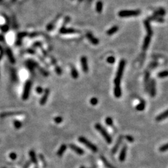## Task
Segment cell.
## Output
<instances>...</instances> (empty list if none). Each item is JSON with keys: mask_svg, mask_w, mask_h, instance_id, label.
Wrapping results in <instances>:
<instances>
[{"mask_svg": "<svg viewBox=\"0 0 168 168\" xmlns=\"http://www.w3.org/2000/svg\"><path fill=\"white\" fill-rule=\"evenodd\" d=\"M124 67H125V60L123 59L121 60L120 64H119L118 67L117 72H116V77H115V80H114L115 87H120L121 79L122 76H123Z\"/></svg>", "mask_w": 168, "mask_h": 168, "instance_id": "6da1fadb", "label": "cell"}, {"mask_svg": "<svg viewBox=\"0 0 168 168\" xmlns=\"http://www.w3.org/2000/svg\"><path fill=\"white\" fill-rule=\"evenodd\" d=\"M95 129L98 131L102 135V136L104 138V139L105 140L106 142L108 144H111L112 142V138H111V136L110 135V134L107 132V131L106 130L105 128L104 127H102L100 124L99 123H97L95 125Z\"/></svg>", "mask_w": 168, "mask_h": 168, "instance_id": "7a4b0ae2", "label": "cell"}, {"mask_svg": "<svg viewBox=\"0 0 168 168\" xmlns=\"http://www.w3.org/2000/svg\"><path fill=\"white\" fill-rule=\"evenodd\" d=\"M78 140L80 143L84 144L87 148L90 149L92 151L94 152V153H96V152H97V151H98V148H97L96 146L94 144L92 143L89 140H88L87 139L85 138L83 136H80V137H78Z\"/></svg>", "mask_w": 168, "mask_h": 168, "instance_id": "3957f363", "label": "cell"}, {"mask_svg": "<svg viewBox=\"0 0 168 168\" xmlns=\"http://www.w3.org/2000/svg\"><path fill=\"white\" fill-rule=\"evenodd\" d=\"M141 11L140 10H122L118 13V16L121 18L136 16L140 15Z\"/></svg>", "mask_w": 168, "mask_h": 168, "instance_id": "277c9868", "label": "cell"}, {"mask_svg": "<svg viewBox=\"0 0 168 168\" xmlns=\"http://www.w3.org/2000/svg\"><path fill=\"white\" fill-rule=\"evenodd\" d=\"M31 86H32V82L31 80H27L25 83L24 91H23V96H22V98H23V100H26L29 98Z\"/></svg>", "mask_w": 168, "mask_h": 168, "instance_id": "5b68a950", "label": "cell"}, {"mask_svg": "<svg viewBox=\"0 0 168 168\" xmlns=\"http://www.w3.org/2000/svg\"><path fill=\"white\" fill-rule=\"evenodd\" d=\"M60 33L62 34H72L79 33V31L73 28H66L65 26H63L60 29Z\"/></svg>", "mask_w": 168, "mask_h": 168, "instance_id": "8992f818", "label": "cell"}, {"mask_svg": "<svg viewBox=\"0 0 168 168\" xmlns=\"http://www.w3.org/2000/svg\"><path fill=\"white\" fill-rule=\"evenodd\" d=\"M149 92L150 95L151 97H154L156 94V81L154 79H152L149 83Z\"/></svg>", "mask_w": 168, "mask_h": 168, "instance_id": "52a82bcc", "label": "cell"}, {"mask_svg": "<svg viewBox=\"0 0 168 168\" xmlns=\"http://www.w3.org/2000/svg\"><path fill=\"white\" fill-rule=\"evenodd\" d=\"M50 94V90L49 89H45V90L44 91V94H43V97L40 98V104L41 105H44L46 104V103L47 102L48 99V97L49 96Z\"/></svg>", "mask_w": 168, "mask_h": 168, "instance_id": "ba28073f", "label": "cell"}, {"mask_svg": "<svg viewBox=\"0 0 168 168\" xmlns=\"http://www.w3.org/2000/svg\"><path fill=\"white\" fill-rule=\"evenodd\" d=\"M69 146L72 150H73L75 153H77V154H78V155H83L84 154V151L83 149H82V148H80V147L77 146L75 145V144H70Z\"/></svg>", "mask_w": 168, "mask_h": 168, "instance_id": "9c48e42d", "label": "cell"}, {"mask_svg": "<svg viewBox=\"0 0 168 168\" xmlns=\"http://www.w3.org/2000/svg\"><path fill=\"white\" fill-rule=\"evenodd\" d=\"M81 62V65H82V70L85 73H87L89 71V66H88V62H87V59L85 56H82L81 57L80 59Z\"/></svg>", "mask_w": 168, "mask_h": 168, "instance_id": "30bf717a", "label": "cell"}, {"mask_svg": "<svg viewBox=\"0 0 168 168\" xmlns=\"http://www.w3.org/2000/svg\"><path fill=\"white\" fill-rule=\"evenodd\" d=\"M86 37L89 40V41L92 43L94 45H98L99 44V40L98 39H97L91 32H87L86 34Z\"/></svg>", "mask_w": 168, "mask_h": 168, "instance_id": "8fae6325", "label": "cell"}, {"mask_svg": "<svg viewBox=\"0 0 168 168\" xmlns=\"http://www.w3.org/2000/svg\"><path fill=\"white\" fill-rule=\"evenodd\" d=\"M127 144H124V146L122 148L121 150L119 156V160L121 162H123L125 160L126 156H127Z\"/></svg>", "mask_w": 168, "mask_h": 168, "instance_id": "7c38bea8", "label": "cell"}, {"mask_svg": "<svg viewBox=\"0 0 168 168\" xmlns=\"http://www.w3.org/2000/svg\"><path fill=\"white\" fill-rule=\"evenodd\" d=\"M144 26H145L146 30L147 31V33H148V36L151 37V36H153V30H152L151 26L150 25V22H149V21H148V19L144 21Z\"/></svg>", "mask_w": 168, "mask_h": 168, "instance_id": "4fadbf2b", "label": "cell"}, {"mask_svg": "<svg viewBox=\"0 0 168 168\" xmlns=\"http://www.w3.org/2000/svg\"><path fill=\"white\" fill-rule=\"evenodd\" d=\"M23 113L19 112V111H12V112H5L0 114V118H3L8 117L10 116H14V115H19L22 114Z\"/></svg>", "mask_w": 168, "mask_h": 168, "instance_id": "5bb4252c", "label": "cell"}, {"mask_svg": "<svg viewBox=\"0 0 168 168\" xmlns=\"http://www.w3.org/2000/svg\"><path fill=\"white\" fill-rule=\"evenodd\" d=\"M123 136H120V137L118 138L117 140V141H116V144H115V146H114L113 148L112 149V153H113V154H115V153L117 152L118 149H119V148H120L121 144V142H122V140H123Z\"/></svg>", "mask_w": 168, "mask_h": 168, "instance_id": "9a60e30c", "label": "cell"}, {"mask_svg": "<svg viewBox=\"0 0 168 168\" xmlns=\"http://www.w3.org/2000/svg\"><path fill=\"white\" fill-rule=\"evenodd\" d=\"M26 66L30 70H32L35 67H39V65L35 61L32 60H29L26 62Z\"/></svg>", "mask_w": 168, "mask_h": 168, "instance_id": "2e32d148", "label": "cell"}, {"mask_svg": "<svg viewBox=\"0 0 168 168\" xmlns=\"http://www.w3.org/2000/svg\"><path fill=\"white\" fill-rule=\"evenodd\" d=\"M150 43H151V36L147 35V36L145 37V38H144L143 44L142 49L143 51H146V50L148 49V47H149V44H150Z\"/></svg>", "mask_w": 168, "mask_h": 168, "instance_id": "e0dca14e", "label": "cell"}, {"mask_svg": "<svg viewBox=\"0 0 168 168\" xmlns=\"http://www.w3.org/2000/svg\"><path fill=\"white\" fill-rule=\"evenodd\" d=\"M6 52L8 57L9 60L10 61V62H11V64H14V63H15V59H14V56H13L11 50L10 49V48H7L6 50Z\"/></svg>", "mask_w": 168, "mask_h": 168, "instance_id": "ac0fdd59", "label": "cell"}, {"mask_svg": "<svg viewBox=\"0 0 168 168\" xmlns=\"http://www.w3.org/2000/svg\"><path fill=\"white\" fill-rule=\"evenodd\" d=\"M167 115H168L167 110H166L165 111L162 112V113L159 115L158 116H156V121H161L165 120V119H166L167 118Z\"/></svg>", "mask_w": 168, "mask_h": 168, "instance_id": "d6986e66", "label": "cell"}, {"mask_svg": "<svg viewBox=\"0 0 168 168\" xmlns=\"http://www.w3.org/2000/svg\"><path fill=\"white\" fill-rule=\"evenodd\" d=\"M149 77H150V74H149V72H146L145 74V77H144V85H145V88L146 90L148 91V89H149Z\"/></svg>", "mask_w": 168, "mask_h": 168, "instance_id": "ffe728a7", "label": "cell"}, {"mask_svg": "<svg viewBox=\"0 0 168 168\" xmlns=\"http://www.w3.org/2000/svg\"><path fill=\"white\" fill-rule=\"evenodd\" d=\"M29 156L31 157V161L32 163H34V164H37V159L36 153H35L34 151L31 150L29 151Z\"/></svg>", "mask_w": 168, "mask_h": 168, "instance_id": "44dd1931", "label": "cell"}, {"mask_svg": "<svg viewBox=\"0 0 168 168\" xmlns=\"http://www.w3.org/2000/svg\"><path fill=\"white\" fill-rule=\"evenodd\" d=\"M27 36V33L26 32H21L18 34V40L16 41L17 45H21V40L25 36Z\"/></svg>", "mask_w": 168, "mask_h": 168, "instance_id": "7402d4cb", "label": "cell"}, {"mask_svg": "<svg viewBox=\"0 0 168 168\" xmlns=\"http://www.w3.org/2000/svg\"><path fill=\"white\" fill-rule=\"evenodd\" d=\"M67 149V146L65 144H63L60 146V148L59 149V150L57 151V154L59 156H62L64 154V153H65V150Z\"/></svg>", "mask_w": 168, "mask_h": 168, "instance_id": "603a6c76", "label": "cell"}, {"mask_svg": "<svg viewBox=\"0 0 168 168\" xmlns=\"http://www.w3.org/2000/svg\"><path fill=\"white\" fill-rule=\"evenodd\" d=\"M118 29L119 28L118 26H113L112 27H111L110 29H108V31H107V34L108 35V36H111V35L114 34L115 32H117V31H118Z\"/></svg>", "mask_w": 168, "mask_h": 168, "instance_id": "cb8c5ba5", "label": "cell"}, {"mask_svg": "<svg viewBox=\"0 0 168 168\" xmlns=\"http://www.w3.org/2000/svg\"><path fill=\"white\" fill-rule=\"evenodd\" d=\"M100 158H101V159H102L103 163L104 164L105 166L107 168H115L113 166H112V165H111L108 161H107V159H106L104 156H101Z\"/></svg>", "mask_w": 168, "mask_h": 168, "instance_id": "d4e9b609", "label": "cell"}, {"mask_svg": "<svg viewBox=\"0 0 168 168\" xmlns=\"http://www.w3.org/2000/svg\"><path fill=\"white\" fill-rule=\"evenodd\" d=\"M148 20L149 21H156L159 22V23H164V22L165 21L163 18H161V17L158 16H154L148 18Z\"/></svg>", "mask_w": 168, "mask_h": 168, "instance_id": "484cf974", "label": "cell"}, {"mask_svg": "<svg viewBox=\"0 0 168 168\" xmlns=\"http://www.w3.org/2000/svg\"><path fill=\"white\" fill-rule=\"evenodd\" d=\"M165 14H166V11H165L164 9L160 8L154 13V16H158V17L164 16Z\"/></svg>", "mask_w": 168, "mask_h": 168, "instance_id": "4316f807", "label": "cell"}, {"mask_svg": "<svg viewBox=\"0 0 168 168\" xmlns=\"http://www.w3.org/2000/svg\"><path fill=\"white\" fill-rule=\"evenodd\" d=\"M71 75L72 78H74V79H77L78 77V75H79L78 71L75 69V67L73 66L71 67Z\"/></svg>", "mask_w": 168, "mask_h": 168, "instance_id": "83f0119b", "label": "cell"}, {"mask_svg": "<svg viewBox=\"0 0 168 168\" xmlns=\"http://www.w3.org/2000/svg\"><path fill=\"white\" fill-rule=\"evenodd\" d=\"M145 106H146V103L144 102V100H141L140 103H139L138 105H137L136 107V109L138 111H143L145 108Z\"/></svg>", "mask_w": 168, "mask_h": 168, "instance_id": "f1b7e54d", "label": "cell"}, {"mask_svg": "<svg viewBox=\"0 0 168 168\" xmlns=\"http://www.w3.org/2000/svg\"><path fill=\"white\" fill-rule=\"evenodd\" d=\"M114 95L116 98H120L121 95V89L120 87H115V89H114Z\"/></svg>", "mask_w": 168, "mask_h": 168, "instance_id": "f546056e", "label": "cell"}, {"mask_svg": "<svg viewBox=\"0 0 168 168\" xmlns=\"http://www.w3.org/2000/svg\"><path fill=\"white\" fill-rule=\"evenodd\" d=\"M103 10V3L101 1H98L96 5V11L97 13H100Z\"/></svg>", "mask_w": 168, "mask_h": 168, "instance_id": "4dcf8cb0", "label": "cell"}, {"mask_svg": "<svg viewBox=\"0 0 168 168\" xmlns=\"http://www.w3.org/2000/svg\"><path fill=\"white\" fill-rule=\"evenodd\" d=\"M157 77L159 78H166L167 77V70H163V71H161L157 73Z\"/></svg>", "mask_w": 168, "mask_h": 168, "instance_id": "1f68e13d", "label": "cell"}, {"mask_svg": "<svg viewBox=\"0 0 168 168\" xmlns=\"http://www.w3.org/2000/svg\"><path fill=\"white\" fill-rule=\"evenodd\" d=\"M105 123L106 124H107V125L111 126V127H112L113 124V121L112 118H111V117H110V116H108V117H107V118L105 119Z\"/></svg>", "mask_w": 168, "mask_h": 168, "instance_id": "d6a6232c", "label": "cell"}, {"mask_svg": "<svg viewBox=\"0 0 168 168\" xmlns=\"http://www.w3.org/2000/svg\"><path fill=\"white\" fill-rule=\"evenodd\" d=\"M0 29H1V30L2 31V32H7L8 31H9V29H10V27H9L8 25L5 24V25H3V26H1V27H0Z\"/></svg>", "mask_w": 168, "mask_h": 168, "instance_id": "836d02e7", "label": "cell"}, {"mask_svg": "<svg viewBox=\"0 0 168 168\" xmlns=\"http://www.w3.org/2000/svg\"><path fill=\"white\" fill-rule=\"evenodd\" d=\"M14 125L16 129H19V128H21L22 123H21L19 121L15 120V121H14Z\"/></svg>", "mask_w": 168, "mask_h": 168, "instance_id": "e575fe53", "label": "cell"}, {"mask_svg": "<svg viewBox=\"0 0 168 168\" xmlns=\"http://www.w3.org/2000/svg\"><path fill=\"white\" fill-rule=\"evenodd\" d=\"M90 103H91L92 105L95 106V105H97L98 104V100L97 98H95V97H93V98H92L91 99H90Z\"/></svg>", "mask_w": 168, "mask_h": 168, "instance_id": "d590c367", "label": "cell"}, {"mask_svg": "<svg viewBox=\"0 0 168 168\" xmlns=\"http://www.w3.org/2000/svg\"><path fill=\"white\" fill-rule=\"evenodd\" d=\"M39 159H40V160L42 161V162H43V166H44V167H46L47 166V163H46V161L45 158H44V156L41 154H39Z\"/></svg>", "mask_w": 168, "mask_h": 168, "instance_id": "8d00e7d4", "label": "cell"}, {"mask_svg": "<svg viewBox=\"0 0 168 168\" xmlns=\"http://www.w3.org/2000/svg\"><path fill=\"white\" fill-rule=\"evenodd\" d=\"M54 24H55V22L52 21V23H51L50 24H49L48 26H47V27H46V29L47 31H51V30L53 29L54 27Z\"/></svg>", "mask_w": 168, "mask_h": 168, "instance_id": "74e56055", "label": "cell"}, {"mask_svg": "<svg viewBox=\"0 0 168 168\" xmlns=\"http://www.w3.org/2000/svg\"><path fill=\"white\" fill-rule=\"evenodd\" d=\"M107 62L109 63V64H113L115 63V58L114 57H113V56H110V57H108V58H107Z\"/></svg>", "mask_w": 168, "mask_h": 168, "instance_id": "f35d334b", "label": "cell"}, {"mask_svg": "<svg viewBox=\"0 0 168 168\" xmlns=\"http://www.w3.org/2000/svg\"><path fill=\"white\" fill-rule=\"evenodd\" d=\"M54 120L55 123H57V124H60V123H62V121L63 119L61 116H56L54 118Z\"/></svg>", "mask_w": 168, "mask_h": 168, "instance_id": "ab89813d", "label": "cell"}, {"mask_svg": "<svg viewBox=\"0 0 168 168\" xmlns=\"http://www.w3.org/2000/svg\"><path fill=\"white\" fill-rule=\"evenodd\" d=\"M167 144H165L164 145H162L161 147L159 148V151L161 152H165L167 151Z\"/></svg>", "mask_w": 168, "mask_h": 168, "instance_id": "60d3db41", "label": "cell"}, {"mask_svg": "<svg viewBox=\"0 0 168 168\" xmlns=\"http://www.w3.org/2000/svg\"><path fill=\"white\" fill-rule=\"evenodd\" d=\"M55 70H56V73H57V75H61L62 73L61 68H60L59 66H58V65H56Z\"/></svg>", "mask_w": 168, "mask_h": 168, "instance_id": "b9f144b4", "label": "cell"}, {"mask_svg": "<svg viewBox=\"0 0 168 168\" xmlns=\"http://www.w3.org/2000/svg\"><path fill=\"white\" fill-rule=\"evenodd\" d=\"M43 92H44V89H43V88L41 87H40V86L37 87V88H36V92L38 94H43Z\"/></svg>", "mask_w": 168, "mask_h": 168, "instance_id": "7bdbcfd3", "label": "cell"}, {"mask_svg": "<svg viewBox=\"0 0 168 168\" xmlns=\"http://www.w3.org/2000/svg\"><path fill=\"white\" fill-rule=\"evenodd\" d=\"M125 138L127 139V141H129L130 143H133L134 141L133 137L130 136V135H127V136H125Z\"/></svg>", "mask_w": 168, "mask_h": 168, "instance_id": "ee69618b", "label": "cell"}, {"mask_svg": "<svg viewBox=\"0 0 168 168\" xmlns=\"http://www.w3.org/2000/svg\"><path fill=\"white\" fill-rule=\"evenodd\" d=\"M39 70H40V73H41L43 75H44V76H48V75H49L48 72H47L46 70H44V69H42V68H39Z\"/></svg>", "mask_w": 168, "mask_h": 168, "instance_id": "f6af8a7d", "label": "cell"}, {"mask_svg": "<svg viewBox=\"0 0 168 168\" xmlns=\"http://www.w3.org/2000/svg\"><path fill=\"white\" fill-rule=\"evenodd\" d=\"M10 157L11 159L12 160H15L17 158V155L16 153H11L10 154Z\"/></svg>", "mask_w": 168, "mask_h": 168, "instance_id": "bcb514c9", "label": "cell"}, {"mask_svg": "<svg viewBox=\"0 0 168 168\" xmlns=\"http://www.w3.org/2000/svg\"><path fill=\"white\" fill-rule=\"evenodd\" d=\"M34 47H39V48H41L42 43L40 42H36L33 44Z\"/></svg>", "mask_w": 168, "mask_h": 168, "instance_id": "7dc6e473", "label": "cell"}, {"mask_svg": "<svg viewBox=\"0 0 168 168\" xmlns=\"http://www.w3.org/2000/svg\"><path fill=\"white\" fill-rule=\"evenodd\" d=\"M27 53L31 54H35V51L34 49H27Z\"/></svg>", "mask_w": 168, "mask_h": 168, "instance_id": "c3c4849f", "label": "cell"}, {"mask_svg": "<svg viewBox=\"0 0 168 168\" xmlns=\"http://www.w3.org/2000/svg\"><path fill=\"white\" fill-rule=\"evenodd\" d=\"M30 164H31V161H27V162L25 164L23 168H27L30 166Z\"/></svg>", "mask_w": 168, "mask_h": 168, "instance_id": "681fc988", "label": "cell"}, {"mask_svg": "<svg viewBox=\"0 0 168 168\" xmlns=\"http://www.w3.org/2000/svg\"><path fill=\"white\" fill-rule=\"evenodd\" d=\"M37 33H36V32H34V33L31 34H30L29 36H31V37H33L36 36H37Z\"/></svg>", "mask_w": 168, "mask_h": 168, "instance_id": "f907efd6", "label": "cell"}, {"mask_svg": "<svg viewBox=\"0 0 168 168\" xmlns=\"http://www.w3.org/2000/svg\"><path fill=\"white\" fill-rule=\"evenodd\" d=\"M4 37L2 35H0V41H3Z\"/></svg>", "mask_w": 168, "mask_h": 168, "instance_id": "816d5d0a", "label": "cell"}, {"mask_svg": "<svg viewBox=\"0 0 168 168\" xmlns=\"http://www.w3.org/2000/svg\"><path fill=\"white\" fill-rule=\"evenodd\" d=\"M80 168H85V167H84V166H81V167Z\"/></svg>", "mask_w": 168, "mask_h": 168, "instance_id": "f5cc1de1", "label": "cell"}, {"mask_svg": "<svg viewBox=\"0 0 168 168\" xmlns=\"http://www.w3.org/2000/svg\"><path fill=\"white\" fill-rule=\"evenodd\" d=\"M16 1V0H12V1H14H14Z\"/></svg>", "mask_w": 168, "mask_h": 168, "instance_id": "db71d44e", "label": "cell"}, {"mask_svg": "<svg viewBox=\"0 0 168 168\" xmlns=\"http://www.w3.org/2000/svg\"><path fill=\"white\" fill-rule=\"evenodd\" d=\"M1 1V0H0V1Z\"/></svg>", "mask_w": 168, "mask_h": 168, "instance_id": "11a10c76", "label": "cell"}]
</instances>
